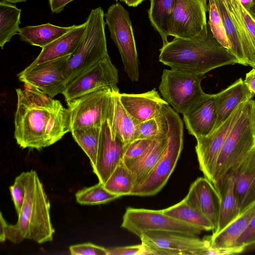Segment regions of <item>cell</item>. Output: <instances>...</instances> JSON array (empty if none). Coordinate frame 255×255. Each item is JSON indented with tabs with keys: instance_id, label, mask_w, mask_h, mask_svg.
Instances as JSON below:
<instances>
[{
	"instance_id": "cell-39",
	"label": "cell",
	"mask_w": 255,
	"mask_h": 255,
	"mask_svg": "<svg viewBox=\"0 0 255 255\" xmlns=\"http://www.w3.org/2000/svg\"><path fill=\"white\" fill-rule=\"evenodd\" d=\"M160 131V125L157 118L141 122L137 126L136 138L153 139Z\"/></svg>"
},
{
	"instance_id": "cell-33",
	"label": "cell",
	"mask_w": 255,
	"mask_h": 255,
	"mask_svg": "<svg viewBox=\"0 0 255 255\" xmlns=\"http://www.w3.org/2000/svg\"><path fill=\"white\" fill-rule=\"evenodd\" d=\"M215 1L230 43V52L238 59L240 64L247 66L240 35L227 8L225 0Z\"/></svg>"
},
{
	"instance_id": "cell-51",
	"label": "cell",
	"mask_w": 255,
	"mask_h": 255,
	"mask_svg": "<svg viewBox=\"0 0 255 255\" xmlns=\"http://www.w3.org/2000/svg\"></svg>"
},
{
	"instance_id": "cell-18",
	"label": "cell",
	"mask_w": 255,
	"mask_h": 255,
	"mask_svg": "<svg viewBox=\"0 0 255 255\" xmlns=\"http://www.w3.org/2000/svg\"><path fill=\"white\" fill-rule=\"evenodd\" d=\"M183 117L190 134L196 138L209 134L217 120L215 94H206L183 114Z\"/></svg>"
},
{
	"instance_id": "cell-28",
	"label": "cell",
	"mask_w": 255,
	"mask_h": 255,
	"mask_svg": "<svg viewBox=\"0 0 255 255\" xmlns=\"http://www.w3.org/2000/svg\"><path fill=\"white\" fill-rule=\"evenodd\" d=\"M76 26L74 24L63 27L47 23L20 28L18 34L21 41L43 48Z\"/></svg>"
},
{
	"instance_id": "cell-30",
	"label": "cell",
	"mask_w": 255,
	"mask_h": 255,
	"mask_svg": "<svg viewBox=\"0 0 255 255\" xmlns=\"http://www.w3.org/2000/svg\"><path fill=\"white\" fill-rule=\"evenodd\" d=\"M176 220L196 227L202 231H213L214 227L209 219L196 209L186 203L183 199L178 203L162 210Z\"/></svg>"
},
{
	"instance_id": "cell-12",
	"label": "cell",
	"mask_w": 255,
	"mask_h": 255,
	"mask_svg": "<svg viewBox=\"0 0 255 255\" xmlns=\"http://www.w3.org/2000/svg\"><path fill=\"white\" fill-rule=\"evenodd\" d=\"M118 70L108 55L71 81L62 94L68 104L100 89L118 88Z\"/></svg>"
},
{
	"instance_id": "cell-16",
	"label": "cell",
	"mask_w": 255,
	"mask_h": 255,
	"mask_svg": "<svg viewBox=\"0 0 255 255\" xmlns=\"http://www.w3.org/2000/svg\"><path fill=\"white\" fill-rule=\"evenodd\" d=\"M125 146L126 144L113 134L107 119L101 127L97 163L92 168L100 182L104 185L122 161Z\"/></svg>"
},
{
	"instance_id": "cell-23",
	"label": "cell",
	"mask_w": 255,
	"mask_h": 255,
	"mask_svg": "<svg viewBox=\"0 0 255 255\" xmlns=\"http://www.w3.org/2000/svg\"><path fill=\"white\" fill-rule=\"evenodd\" d=\"M231 173L241 213L255 201V148Z\"/></svg>"
},
{
	"instance_id": "cell-8",
	"label": "cell",
	"mask_w": 255,
	"mask_h": 255,
	"mask_svg": "<svg viewBox=\"0 0 255 255\" xmlns=\"http://www.w3.org/2000/svg\"><path fill=\"white\" fill-rule=\"evenodd\" d=\"M105 17L111 37L121 55L124 71L131 81L137 82L139 61L128 12L121 3H116L108 8Z\"/></svg>"
},
{
	"instance_id": "cell-42",
	"label": "cell",
	"mask_w": 255,
	"mask_h": 255,
	"mask_svg": "<svg viewBox=\"0 0 255 255\" xmlns=\"http://www.w3.org/2000/svg\"><path fill=\"white\" fill-rule=\"evenodd\" d=\"M145 250L142 244L108 249V255H142Z\"/></svg>"
},
{
	"instance_id": "cell-7",
	"label": "cell",
	"mask_w": 255,
	"mask_h": 255,
	"mask_svg": "<svg viewBox=\"0 0 255 255\" xmlns=\"http://www.w3.org/2000/svg\"><path fill=\"white\" fill-rule=\"evenodd\" d=\"M139 238L146 255H223L222 252L211 247L208 238L201 240L197 236L173 232L149 231Z\"/></svg>"
},
{
	"instance_id": "cell-14",
	"label": "cell",
	"mask_w": 255,
	"mask_h": 255,
	"mask_svg": "<svg viewBox=\"0 0 255 255\" xmlns=\"http://www.w3.org/2000/svg\"><path fill=\"white\" fill-rule=\"evenodd\" d=\"M68 55L26 67L17 74L19 80L38 89L51 98L62 94L67 87L64 75Z\"/></svg>"
},
{
	"instance_id": "cell-26",
	"label": "cell",
	"mask_w": 255,
	"mask_h": 255,
	"mask_svg": "<svg viewBox=\"0 0 255 255\" xmlns=\"http://www.w3.org/2000/svg\"><path fill=\"white\" fill-rule=\"evenodd\" d=\"M119 90L113 91L108 121L113 134L125 144L136 139L138 123L127 112L119 98Z\"/></svg>"
},
{
	"instance_id": "cell-27",
	"label": "cell",
	"mask_w": 255,
	"mask_h": 255,
	"mask_svg": "<svg viewBox=\"0 0 255 255\" xmlns=\"http://www.w3.org/2000/svg\"><path fill=\"white\" fill-rule=\"evenodd\" d=\"M221 198L218 225L213 234H217L234 222L241 214L234 189L233 175L229 173L214 184Z\"/></svg>"
},
{
	"instance_id": "cell-50",
	"label": "cell",
	"mask_w": 255,
	"mask_h": 255,
	"mask_svg": "<svg viewBox=\"0 0 255 255\" xmlns=\"http://www.w3.org/2000/svg\"><path fill=\"white\" fill-rule=\"evenodd\" d=\"M115 0L117 1L118 0ZM120 0L121 1H123V2H125V0Z\"/></svg>"
},
{
	"instance_id": "cell-41",
	"label": "cell",
	"mask_w": 255,
	"mask_h": 255,
	"mask_svg": "<svg viewBox=\"0 0 255 255\" xmlns=\"http://www.w3.org/2000/svg\"><path fill=\"white\" fill-rule=\"evenodd\" d=\"M69 251L73 255H108V249L90 243L71 246Z\"/></svg>"
},
{
	"instance_id": "cell-36",
	"label": "cell",
	"mask_w": 255,
	"mask_h": 255,
	"mask_svg": "<svg viewBox=\"0 0 255 255\" xmlns=\"http://www.w3.org/2000/svg\"><path fill=\"white\" fill-rule=\"evenodd\" d=\"M208 24L215 38L230 51V45L215 0H208Z\"/></svg>"
},
{
	"instance_id": "cell-6",
	"label": "cell",
	"mask_w": 255,
	"mask_h": 255,
	"mask_svg": "<svg viewBox=\"0 0 255 255\" xmlns=\"http://www.w3.org/2000/svg\"><path fill=\"white\" fill-rule=\"evenodd\" d=\"M103 8L93 9L86 19L82 40L70 55L65 70L67 86L74 78L108 55Z\"/></svg>"
},
{
	"instance_id": "cell-31",
	"label": "cell",
	"mask_w": 255,
	"mask_h": 255,
	"mask_svg": "<svg viewBox=\"0 0 255 255\" xmlns=\"http://www.w3.org/2000/svg\"><path fill=\"white\" fill-rule=\"evenodd\" d=\"M21 10L13 3L1 0L0 2V47L9 42L12 37L18 34L20 28Z\"/></svg>"
},
{
	"instance_id": "cell-19",
	"label": "cell",
	"mask_w": 255,
	"mask_h": 255,
	"mask_svg": "<svg viewBox=\"0 0 255 255\" xmlns=\"http://www.w3.org/2000/svg\"><path fill=\"white\" fill-rule=\"evenodd\" d=\"M124 108L138 123L157 118L168 104L155 88L140 94H119Z\"/></svg>"
},
{
	"instance_id": "cell-4",
	"label": "cell",
	"mask_w": 255,
	"mask_h": 255,
	"mask_svg": "<svg viewBox=\"0 0 255 255\" xmlns=\"http://www.w3.org/2000/svg\"><path fill=\"white\" fill-rule=\"evenodd\" d=\"M255 148V100L244 102L241 113L224 143L213 184L234 169Z\"/></svg>"
},
{
	"instance_id": "cell-9",
	"label": "cell",
	"mask_w": 255,
	"mask_h": 255,
	"mask_svg": "<svg viewBox=\"0 0 255 255\" xmlns=\"http://www.w3.org/2000/svg\"><path fill=\"white\" fill-rule=\"evenodd\" d=\"M202 76L174 69H164L159 90L162 98L177 113L184 114L206 94Z\"/></svg>"
},
{
	"instance_id": "cell-47",
	"label": "cell",
	"mask_w": 255,
	"mask_h": 255,
	"mask_svg": "<svg viewBox=\"0 0 255 255\" xmlns=\"http://www.w3.org/2000/svg\"><path fill=\"white\" fill-rule=\"evenodd\" d=\"M242 5L248 10L253 4L254 0H239Z\"/></svg>"
},
{
	"instance_id": "cell-32",
	"label": "cell",
	"mask_w": 255,
	"mask_h": 255,
	"mask_svg": "<svg viewBox=\"0 0 255 255\" xmlns=\"http://www.w3.org/2000/svg\"><path fill=\"white\" fill-rule=\"evenodd\" d=\"M73 138L90 159L92 167L97 163L100 143L101 127H84L72 129Z\"/></svg>"
},
{
	"instance_id": "cell-35",
	"label": "cell",
	"mask_w": 255,
	"mask_h": 255,
	"mask_svg": "<svg viewBox=\"0 0 255 255\" xmlns=\"http://www.w3.org/2000/svg\"><path fill=\"white\" fill-rule=\"evenodd\" d=\"M75 197L78 203L91 205L104 204L120 197L107 190L104 185L100 182L95 185L78 191Z\"/></svg>"
},
{
	"instance_id": "cell-46",
	"label": "cell",
	"mask_w": 255,
	"mask_h": 255,
	"mask_svg": "<svg viewBox=\"0 0 255 255\" xmlns=\"http://www.w3.org/2000/svg\"><path fill=\"white\" fill-rule=\"evenodd\" d=\"M144 0H125V3L129 6L135 7Z\"/></svg>"
},
{
	"instance_id": "cell-40",
	"label": "cell",
	"mask_w": 255,
	"mask_h": 255,
	"mask_svg": "<svg viewBox=\"0 0 255 255\" xmlns=\"http://www.w3.org/2000/svg\"><path fill=\"white\" fill-rule=\"evenodd\" d=\"M236 247L244 251L255 249V217L237 239Z\"/></svg>"
},
{
	"instance_id": "cell-20",
	"label": "cell",
	"mask_w": 255,
	"mask_h": 255,
	"mask_svg": "<svg viewBox=\"0 0 255 255\" xmlns=\"http://www.w3.org/2000/svg\"><path fill=\"white\" fill-rule=\"evenodd\" d=\"M239 31L247 64L255 68V18L239 0H225Z\"/></svg>"
},
{
	"instance_id": "cell-25",
	"label": "cell",
	"mask_w": 255,
	"mask_h": 255,
	"mask_svg": "<svg viewBox=\"0 0 255 255\" xmlns=\"http://www.w3.org/2000/svg\"><path fill=\"white\" fill-rule=\"evenodd\" d=\"M86 28V22L77 26L45 47L27 66L32 67L39 64L71 55L80 44Z\"/></svg>"
},
{
	"instance_id": "cell-10",
	"label": "cell",
	"mask_w": 255,
	"mask_h": 255,
	"mask_svg": "<svg viewBox=\"0 0 255 255\" xmlns=\"http://www.w3.org/2000/svg\"><path fill=\"white\" fill-rule=\"evenodd\" d=\"M121 227L139 238L149 231H168L193 236L201 233L200 229L176 220L161 210L128 207L123 216Z\"/></svg>"
},
{
	"instance_id": "cell-2",
	"label": "cell",
	"mask_w": 255,
	"mask_h": 255,
	"mask_svg": "<svg viewBox=\"0 0 255 255\" xmlns=\"http://www.w3.org/2000/svg\"><path fill=\"white\" fill-rule=\"evenodd\" d=\"M159 51V61L170 69L202 76L218 67L240 64L215 38L208 23L194 37H174Z\"/></svg>"
},
{
	"instance_id": "cell-21",
	"label": "cell",
	"mask_w": 255,
	"mask_h": 255,
	"mask_svg": "<svg viewBox=\"0 0 255 255\" xmlns=\"http://www.w3.org/2000/svg\"><path fill=\"white\" fill-rule=\"evenodd\" d=\"M255 217V201L220 232L208 237L211 247L224 255L240 254L244 251L236 247L237 239Z\"/></svg>"
},
{
	"instance_id": "cell-5",
	"label": "cell",
	"mask_w": 255,
	"mask_h": 255,
	"mask_svg": "<svg viewBox=\"0 0 255 255\" xmlns=\"http://www.w3.org/2000/svg\"><path fill=\"white\" fill-rule=\"evenodd\" d=\"M167 137L166 151L146 180L130 195L152 196L165 185L172 173L183 147V125L179 115L168 104L160 114Z\"/></svg>"
},
{
	"instance_id": "cell-13",
	"label": "cell",
	"mask_w": 255,
	"mask_h": 255,
	"mask_svg": "<svg viewBox=\"0 0 255 255\" xmlns=\"http://www.w3.org/2000/svg\"><path fill=\"white\" fill-rule=\"evenodd\" d=\"M244 102L241 103L231 116L209 134L196 138L195 151L199 168L204 177L213 183L220 152L227 135L241 113Z\"/></svg>"
},
{
	"instance_id": "cell-48",
	"label": "cell",
	"mask_w": 255,
	"mask_h": 255,
	"mask_svg": "<svg viewBox=\"0 0 255 255\" xmlns=\"http://www.w3.org/2000/svg\"><path fill=\"white\" fill-rule=\"evenodd\" d=\"M249 11L250 12V13L253 16V17L255 18V0H254L253 4L251 6Z\"/></svg>"
},
{
	"instance_id": "cell-24",
	"label": "cell",
	"mask_w": 255,
	"mask_h": 255,
	"mask_svg": "<svg viewBox=\"0 0 255 255\" xmlns=\"http://www.w3.org/2000/svg\"><path fill=\"white\" fill-rule=\"evenodd\" d=\"M255 95V94L248 88L242 78L215 94L217 120L212 132L231 116L241 103L252 99Z\"/></svg>"
},
{
	"instance_id": "cell-43",
	"label": "cell",
	"mask_w": 255,
	"mask_h": 255,
	"mask_svg": "<svg viewBox=\"0 0 255 255\" xmlns=\"http://www.w3.org/2000/svg\"><path fill=\"white\" fill-rule=\"evenodd\" d=\"M75 0H48L49 5L52 13H60L66 5Z\"/></svg>"
},
{
	"instance_id": "cell-17",
	"label": "cell",
	"mask_w": 255,
	"mask_h": 255,
	"mask_svg": "<svg viewBox=\"0 0 255 255\" xmlns=\"http://www.w3.org/2000/svg\"><path fill=\"white\" fill-rule=\"evenodd\" d=\"M183 200L196 209L217 228L221 204V198L213 183L206 177H199L191 185Z\"/></svg>"
},
{
	"instance_id": "cell-29",
	"label": "cell",
	"mask_w": 255,
	"mask_h": 255,
	"mask_svg": "<svg viewBox=\"0 0 255 255\" xmlns=\"http://www.w3.org/2000/svg\"><path fill=\"white\" fill-rule=\"evenodd\" d=\"M174 5L175 0H150L148 18L152 26L160 34L163 45L169 42L168 26Z\"/></svg>"
},
{
	"instance_id": "cell-34",
	"label": "cell",
	"mask_w": 255,
	"mask_h": 255,
	"mask_svg": "<svg viewBox=\"0 0 255 255\" xmlns=\"http://www.w3.org/2000/svg\"><path fill=\"white\" fill-rule=\"evenodd\" d=\"M104 186L110 192L120 197L130 195L134 189L131 170L122 161L110 175Z\"/></svg>"
},
{
	"instance_id": "cell-49",
	"label": "cell",
	"mask_w": 255,
	"mask_h": 255,
	"mask_svg": "<svg viewBox=\"0 0 255 255\" xmlns=\"http://www.w3.org/2000/svg\"><path fill=\"white\" fill-rule=\"evenodd\" d=\"M11 3H16L21 2H25L29 0H1Z\"/></svg>"
},
{
	"instance_id": "cell-38",
	"label": "cell",
	"mask_w": 255,
	"mask_h": 255,
	"mask_svg": "<svg viewBox=\"0 0 255 255\" xmlns=\"http://www.w3.org/2000/svg\"><path fill=\"white\" fill-rule=\"evenodd\" d=\"M25 172L17 176L13 185L9 187L11 196L18 215L21 209L25 197Z\"/></svg>"
},
{
	"instance_id": "cell-37",
	"label": "cell",
	"mask_w": 255,
	"mask_h": 255,
	"mask_svg": "<svg viewBox=\"0 0 255 255\" xmlns=\"http://www.w3.org/2000/svg\"><path fill=\"white\" fill-rule=\"evenodd\" d=\"M152 140L150 138H136L126 144L123 163L130 169L148 148Z\"/></svg>"
},
{
	"instance_id": "cell-15",
	"label": "cell",
	"mask_w": 255,
	"mask_h": 255,
	"mask_svg": "<svg viewBox=\"0 0 255 255\" xmlns=\"http://www.w3.org/2000/svg\"><path fill=\"white\" fill-rule=\"evenodd\" d=\"M207 0H175L168 26L169 36L191 39L207 24Z\"/></svg>"
},
{
	"instance_id": "cell-44",
	"label": "cell",
	"mask_w": 255,
	"mask_h": 255,
	"mask_svg": "<svg viewBox=\"0 0 255 255\" xmlns=\"http://www.w3.org/2000/svg\"><path fill=\"white\" fill-rule=\"evenodd\" d=\"M244 81L248 88L255 94V68L253 67L252 69L246 74Z\"/></svg>"
},
{
	"instance_id": "cell-22",
	"label": "cell",
	"mask_w": 255,
	"mask_h": 255,
	"mask_svg": "<svg viewBox=\"0 0 255 255\" xmlns=\"http://www.w3.org/2000/svg\"><path fill=\"white\" fill-rule=\"evenodd\" d=\"M160 114L157 117L160 127L159 133L153 139L147 150L130 169L134 179V189L146 180L166 151L167 137Z\"/></svg>"
},
{
	"instance_id": "cell-11",
	"label": "cell",
	"mask_w": 255,
	"mask_h": 255,
	"mask_svg": "<svg viewBox=\"0 0 255 255\" xmlns=\"http://www.w3.org/2000/svg\"><path fill=\"white\" fill-rule=\"evenodd\" d=\"M118 89H100L67 104L70 114L71 130L84 127H101L108 118L112 93Z\"/></svg>"
},
{
	"instance_id": "cell-3",
	"label": "cell",
	"mask_w": 255,
	"mask_h": 255,
	"mask_svg": "<svg viewBox=\"0 0 255 255\" xmlns=\"http://www.w3.org/2000/svg\"><path fill=\"white\" fill-rule=\"evenodd\" d=\"M25 197L15 225L7 224L6 238L14 244L25 239L38 244L50 242L55 233L50 216V204L37 173L25 172Z\"/></svg>"
},
{
	"instance_id": "cell-45",
	"label": "cell",
	"mask_w": 255,
	"mask_h": 255,
	"mask_svg": "<svg viewBox=\"0 0 255 255\" xmlns=\"http://www.w3.org/2000/svg\"><path fill=\"white\" fill-rule=\"evenodd\" d=\"M0 241L3 242L6 239V231L8 223L3 218L1 213L0 214Z\"/></svg>"
},
{
	"instance_id": "cell-1",
	"label": "cell",
	"mask_w": 255,
	"mask_h": 255,
	"mask_svg": "<svg viewBox=\"0 0 255 255\" xmlns=\"http://www.w3.org/2000/svg\"><path fill=\"white\" fill-rule=\"evenodd\" d=\"M16 92L14 137L20 147L39 150L71 131L69 110L59 100L26 84Z\"/></svg>"
}]
</instances>
